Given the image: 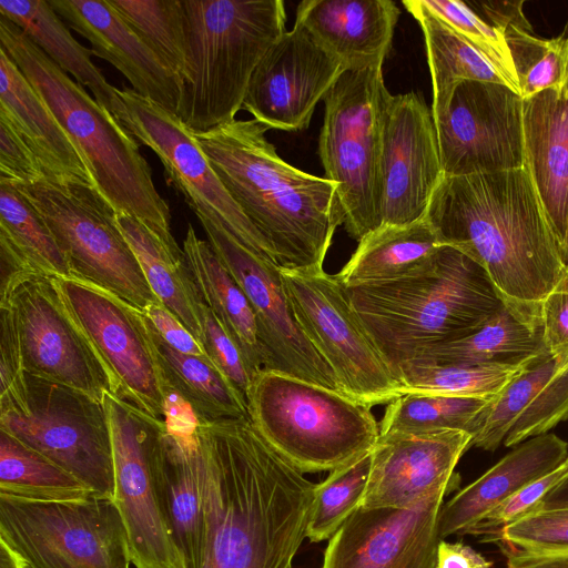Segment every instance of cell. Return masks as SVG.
Returning a JSON list of instances; mask_svg holds the SVG:
<instances>
[{
  "label": "cell",
  "instance_id": "obj_1",
  "mask_svg": "<svg viewBox=\"0 0 568 568\" xmlns=\"http://www.w3.org/2000/svg\"><path fill=\"white\" fill-rule=\"evenodd\" d=\"M200 425L205 483L199 568H292L316 484L275 452L250 417Z\"/></svg>",
  "mask_w": 568,
  "mask_h": 568
},
{
  "label": "cell",
  "instance_id": "obj_2",
  "mask_svg": "<svg viewBox=\"0 0 568 568\" xmlns=\"http://www.w3.org/2000/svg\"><path fill=\"white\" fill-rule=\"evenodd\" d=\"M426 220L443 245L488 274L505 306L534 331L564 274L558 246L530 174L521 169L443 176Z\"/></svg>",
  "mask_w": 568,
  "mask_h": 568
},
{
  "label": "cell",
  "instance_id": "obj_3",
  "mask_svg": "<svg viewBox=\"0 0 568 568\" xmlns=\"http://www.w3.org/2000/svg\"><path fill=\"white\" fill-rule=\"evenodd\" d=\"M256 120L194 133L211 166L285 270L322 271L343 225L337 184L287 162Z\"/></svg>",
  "mask_w": 568,
  "mask_h": 568
},
{
  "label": "cell",
  "instance_id": "obj_4",
  "mask_svg": "<svg viewBox=\"0 0 568 568\" xmlns=\"http://www.w3.org/2000/svg\"><path fill=\"white\" fill-rule=\"evenodd\" d=\"M345 288L397 379L402 365L475 332L505 305L485 270L448 245L412 275Z\"/></svg>",
  "mask_w": 568,
  "mask_h": 568
},
{
  "label": "cell",
  "instance_id": "obj_5",
  "mask_svg": "<svg viewBox=\"0 0 568 568\" xmlns=\"http://www.w3.org/2000/svg\"><path fill=\"white\" fill-rule=\"evenodd\" d=\"M0 49L39 93L116 213L134 215L172 246L171 214L149 163L123 124L71 80L18 26L0 16Z\"/></svg>",
  "mask_w": 568,
  "mask_h": 568
},
{
  "label": "cell",
  "instance_id": "obj_6",
  "mask_svg": "<svg viewBox=\"0 0 568 568\" xmlns=\"http://www.w3.org/2000/svg\"><path fill=\"white\" fill-rule=\"evenodd\" d=\"M186 69L176 115L194 133L235 119L254 70L285 33L282 0H182Z\"/></svg>",
  "mask_w": 568,
  "mask_h": 568
},
{
  "label": "cell",
  "instance_id": "obj_7",
  "mask_svg": "<svg viewBox=\"0 0 568 568\" xmlns=\"http://www.w3.org/2000/svg\"><path fill=\"white\" fill-rule=\"evenodd\" d=\"M246 400L258 434L303 474L345 466L371 452L381 435L368 405L283 373L260 372Z\"/></svg>",
  "mask_w": 568,
  "mask_h": 568
},
{
  "label": "cell",
  "instance_id": "obj_8",
  "mask_svg": "<svg viewBox=\"0 0 568 568\" xmlns=\"http://www.w3.org/2000/svg\"><path fill=\"white\" fill-rule=\"evenodd\" d=\"M389 97L379 62L346 69L324 98L318 155L325 178L337 184L343 225L357 242L382 225V134Z\"/></svg>",
  "mask_w": 568,
  "mask_h": 568
},
{
  "label": "cell",
  "instance_id": "obj_9",
  "mask_svg": "<svg viewBox=\"0 0 568 568\" xmlns=\"http://www.w3.org/2000/svg\"><path fill=\"white\" fill-rule=\"evenodd\" d=\"M0 539L27 568H131L114 498L92 490L54 495L0 491Z\"/></svg>",
  "mask_w": 568,
  "mask_h": 568
},
{
  "label": "cell",
  "instance_id": "obj_10",
  "mask_svg": "<svg viewBox=\"0 0 568 568\" xmlns=\"http://www.w3.org/2000/svg\"><path fill=\"white\" fill-rule=\"evenodd\" d=\"M14 185L48 224L72 276L108 290L142 312L160 302L116 223V211L92 183L43 178Z\"/></svg>",
  "mask_w": 568,
  "mask_h": 568
},
{
  "label": "cell",
  "instance_id": "obj_11",
  "mask_svg": "<svg viewBox=\"0 0 568 568\" xmlns=\"http://www.w3.org/2000/svg\"><path fill=\"white\" fill-rule=\"evenodd\" d=\"M70 317L100 363L111 394L159 420L170 392L156 361L145 314L105 288L74 276H53Z\"/></svg>",
  "mask_w": 568,
  "mask_h": 568
},
{
  "label": "cell",
  "instance_id": "obj_12",
  "mask_svg": "<svg viewBox=\"0 0 568 568\" xmlns=\"http://www.w3.org/2000/svg\"><path fill=\"white\" fill-rule=\"evenodd\" d=\"M281 275L298 327L334 373L339 390L369 407L400 396V382L353 311L336 275L285 268Z\"/></svg>",
  "mask_w": 568,
  "mask_h": 568
},
{
  "label": "cell",
  "instance_id": "obj_13",
  "mask_svg": "<svg viewBox=\"0 0 568 568\" xmlns=\"http://www.w3.org/2000/svg\"><path fill=\"white\" fill-rule=\"evenodd\" d=\"M24 413H1L0 429L55 463L88 489L114 498L108 414L75 388L27 374Z\"/></svg>",
  "mask_w": 568,
  "mask_h": 568
},
{
  "label": "cell",
  "instance_id": "obj_14",
  "mask_svg": "<svg viewBox=\"0 0 568 568\" xmlns=\"http://www.w3.org/2000/svg\"><path fill=\"white\" fill-rule=\"evenodd\" d=\"M114 464V501L134 568H186L163 517L155 468L166 422L120 400L103 397Z\"/></svg>",
  "mask_w": 568,
  "mask_h": 568
},
{
  "label": "cell",
  "instance_id": "obj_15",
  "mask_svg": "<svg viewBox=\"0 0 568 568\" xmlns=\"http://www.w3.org/2000/svg\"><path fill=\"white\" fill-rule=\"evenodd\" d=\"M207 242L240 285L256 316L264 371L339 390L334 373L298 327L281 267L234 237L213 214L194 210ZM341 392V390H339Z\"/></svg>",
  "mask_w": 568,
  "mask_h": 568
},
{
  "label": "cell",
  "instance_id": "obj_16",
  "mask_svg": "<svg viewBox=\"0 0 568 568\" xmlns=\"http://www.w3.org/2000/svg\"><path fill=\"white\" fill-rule=\"evenodd\" d=\"M119 95L122 109L116 119L158 155L190 207L213 214L243 245L274 261L264 240L211 166L194 132L176 114L132 89L124 87Z\"/></svg>",
  "mask_w": 568,
  "mask_h": 568
},
{
  "label": "cell",
  "instance_id": "obj_17",
  "mask_svg": "<svg viewBox=\"0 0 568 568\" xmlns=\"http://www.w3.org/2000/svg\"><path fill=\"white\" fill-rule=\"evenodd\" d=\"M434 122L443 176L525 166L523 98L506 84L460 82Z\"/></svg>",
  "mask_w": 568,
  "mask_h": 568
},
{
  "label": "cell",
  "instance_id": "obj_18",
  "mask_svg": "<svg viewBox=\"0 0 568 568\" xmlns=\"http://www.w3.org/2000/svg\"><path fill=\"white\" fill-rule=\"evenodd\" d=\"M16 312L27 374L59 383L102 402L109 381L67 312L50 276L29 274L1 302Z\"/></svg>",
  "mask_w": 568,
  "mask_h": 568
},
{
  "label": "cell",
  "instance_id": "obj_19",
  "mask_svg": "<svg viewBox=\"0 0 568 568\" xmlns=\"http://www.w3.org/2000/svg\"><path fill=\"white\" fill-rule=\"evenodd\" d=\"M347 68L294 22L268 49L250 80L243 108L266 130L301 131Z\"/></svg>",
  "mask_w": 568,
  "mask_h": 568
},
{
  "label": "cell",
  "instance_id": "obj_20",
  "mask_svg": "<svg viewBox=\"0 0 568 568\" xmlns=\"http://www.w3.org/2000/svg\"><path fill=\"white\" fill-rule=\"evenodd\" d=\"M442 179L432 110L416 92L390 94L382 134V225L424 219Z\"/></svg>",
  "mask_w": 568,
  "mask_h": 568
},
{
  "label": "cell",
  "instance_id": "obj_21",
  "mask_svg": "<svg viewBox=\"0 0 568 568\" xmlns=\"http://www.w3.org/2000/svg\"><path fill=\"white\" fill-rule=\"evenodd\" d=\"M449 489L404 508L359 506L328 539L322 568H435Z\"/></svg>",
  "mask_w": 568,
  "mask_h": 568
},
{
  "label": "cell",
  "instance_id": "obj_22",
  "mask_svg": "<svg viewBox=\"0 0 568 568\" xmlns=\"http://www.w3.org/2000/svg\"><path fill=\"white\" fill-rule=\"evenodd\" d=\"M470 442V434L455 429L381 434L361 506L404 508L438 490H455L460 483L455 467Z\"/></svg>",
  "mask_w": 568,
  "mask_h": 568
},
{
  "label": "cell",
  "instance_id": "obj_23",
  "mask_svg": "<svg viewBox=\"0 0 568 568\" xmlns=\"http://www.w3.org/2000/svg\"><path fill=\"white\" fill-rule=\"evenodd\" d=\"M71 29L91 43L132 90L176 114L183 82L132 30L108 0H48Z\"/></svg>",
  "mask_w": 568,
  "mask_h": 568
},
{
  "label": "cell",
  "instance_id": "obj_24",
  "mask_svg": "<svg viewBox=\"0 0 568 568\" xmlns=\"http://www.w3.org/2000/svg\"><path fill=\"white\" fill-rule=\"evenodd\" d=\"M155 480L160 507L186 568H199L203 536L205 453L196 417L168 414Z\"/></svg>",
  "mask_w": 568,
  "mask_h": 568
},
{
  "label": "cell",
  "instance_id": "obj_25",
  "mask_svg": "<svg viewBox=\"0 0 568 568\" xmlns=\"http://www.w3.org/2000/svg\"><path fill=\"white\" fill-rule=\"evenodd\" d=\"M524 158L559 254L568 235V79L523 100Z\"/></svg>",
  "mask_w": 568,
  "mask_h": 568
},
{
  "label": "cell",
  "instance_id": "obj_26",
  "mask_svg": "<svg viewBox=\"0 0 568 568\" xmlns=\"http://www.w3.org/2000/svg\"><path fill=\"white\" fill-rule=\"evenodd\" d=\"M399 13L392 0H303L295 22L348 69L384 63Z\"/></svg>",
  "mask_w": 568,
  "mask_h": 568
},
{
  "label": "cell",
  "instance_id": "obj_27",
  "mask_svg": "<svg viewBox=\"0 0 568 568\" xmlns=\"http://www.w3.org/2000/svg\"><path fill=\"white\" fill-rule=\"evenodd\" d=\"M568 459V443L547 433L521 443L475 481L443 504L440 540L463 535L501 501Z\"/></svg>",
  "mask_w": 568,
  "mask_h": 568
},
{
  "label": "cell",
  "instance_id": "obj_28",
  "mask_svg": "<svg viewBox=\"0 0 568 568\" xmlns=\"http://www.w3.org/2000/svg\"><path fill=\"white\" fill-rule=\"evenodd\" d=\"M0 115L16 129L45 176L92 183L89 170L52 111L0 49Z\"/></svg>",
  "mask_w": 568,
  "mask_h": 568
},
{
  "label": "cell",
  "instance_id": "obj_29",
  "mask_svg": "<svg viewBox=\"0 0 568 568\" xmlns=\"http://www.w3.org/2000/svg\"><path fill=\"white\" fill-rule=\"evenodd\" d=\"M186 266L203 303L241 348L254 377L264 371V355L253 307L207 241L189 224L183 241Z\"/></svg>",
  "mask_w": 568,
  "mask_h": 568
},
{
  "label": "cell",
  "instance_id": "obj_30",
  "mask_svg": "<svg viewBox=\"0 0 568 568\" xmlns=\"http://www.w3.org/2000/svg\"><path fill=\"white\" fill-rule=\"evenodd\" d=\"M116 223L156 298L202 343V298L183 250L168 244L141 219L116 213Z\"/></svg>",
  "mask_w": 568,
  "mask_h": 568
},
{
  "label": "cell",
  "instance_id": "obj_31",
  "mask_svg": "<svg viewBox=\"0 0 568 568\" xmlns=\"http://www.w3.org/2000/svg\"><path fill=\"white\" fill-rule=\"evenodd\" d=\"M0 16L18 26L61 70L90 89L95 100L115 118L122 104L119 90L92 62L91 49L71 34L48 0H0Z\"/></svg>",
  "mask_w": 568,
  "mask_h": 568
},
{
  "label": "cell",
  "instance_id": "obj_32",
  "mask_svg": "<svg viewBox=\"0 0 568 568\" xmlns=\"http://www.w3.org/2000/svg\"><path fill=\"white\" fill-rule=\"evenodd\" d=\"M155 356L168 389L185 403L199 423L246 418L247 400L207 357L173 349L146 317Z\"/></svg>",
  "mask_w": 568,
  "mask_h": 568
},
{
  "label": "cell",
  "instance_id": "obj_33",
  "mask_svg": "<svg viewBox=\"0 0 568 568\" xmlns=\"http://www.w3.org/2000/svg\"><path fill=\"white\" fill-rule=\"evenodd\" d=\"M442 246L426 217L408 225H381L358 241L335 275L345 287L405 277L426 266Z\"/></svg>",
  "mask_w": 568,
  "mask_h": 568
},
{
  "label": "cell",
  "instance_id": "obj_34",
  "mask_svg": "<svg viewBox=\"0 0 568 568\" xmlns=\"http://www.w3.org/2000/svg\"><path fill=\"white\" fill-rule=\"evenodd\" d=\"M523 1L479 2L490 24L504 36L516 71L520 97L526 100L568 79V23L557 37L532 32Z\"/></svg>",
  "mask_w": 568,
  "mask_h": 568
},
{
  "label": "cell",
  "instance_id": "obj_35",
  "mask_svg": "<svg viewBox=\"0 0 568 568\" xmlns=\"http://www.w3.org/2000/svg\"><path fill=\"white\" fill-rule=\"evenodd\" d=\"M402 3L424 33L433 84L434 121L446 111L455 88L463 81L495 82L510 88L503 73L481 52L427 9L420 0H404Z\"/></svg>",
  "mask_w": 568,
  "mask_h": 568
},
{
  "label": "cell",
  "instance_id": "obj_36",
  "mask_svg": "<svg viewBox=\"0 0 568 568\" xmlns=\"http://www.w3.org/2000/svg\"><path fill=\"white\" fill-rule=\"evenodd\" d=\"M546 349L542 331L531 329L504 305L475 332L458 339L435 345L409 363L518 364Z\"/></svg>",
  "mask_w": 568,
  "mask_h": 568
},
{
  "label": "cell",
  "instance_id": "obj_37",
  "mask_svg": "<svg viewBox=\"0 0 568 568\" xmlns=\"http://www.w3.org/2000/svg\"><path fill=\"white\" fill-rule=\"evenodd\" d=\"M0 241L38 274L72 276L48 224L17 186L7 181H0Z\"/></svg>",
  "mask_w": 568,
  "mask_h": 568
},
{
  "label": "cell",
  "instance_id": "obj_38",
  "mask_svg": "<svg viewBox=\"0 0 568 568\" xmlns=\"http://www.w3.org/2000/svg\"><path fill=\"white\" fill-rule=\"evenodd\" d=\"M490 400L433 393H404L388 403L381 420V434L429 433L445 429L471 435Z\"/></svg>",
  "mask_w": 568,
  "mask_h": 568
},
{
  "label": "cell",
  "instance_id": "obj_39",
  "mask_svg": "<svg viewBox=\"0 0 568 568\" xmlns=\"http://www.w3.org/2000/svg\"><path fill=\"white\" fill-rule=\"evenodd\" d=\"M528 361L518 364L407 363L399 367L398 381L402 394L433 393L493 400Z\"/></svg>",
  "mask_w": 568,
  "mask_h": 568
},
{
  "label": "cell",
  "instance_id": "obj_40",
  "mask_svg": "<svg viewBox=\"0 0 568 568\" xmlns=\"http://www.w3.org/2000/svg\"><path fill=\"white\" fill-rule=\"evenodd\" d=\"M567 361L568 347L546 349L530 358L497 397L489 402L479 417V429L470 447L489 452L498 448L517 417Z\"/></svg>",
  "mask_w": 568,
  "mask_h": 568
},
{
  "label": "cell",
  "instance_id": "obj_41",
  "mask_svg": "<svg viewBox=\"0 0 568 568\" xmlns=\"http://www.w3.org/2000/svg\"><path fill=\"white\" fill-rule=\"evenodd\" d=\"M183 82L186 37L182 0H108Z\"/></svg>",
  "mask_w": 568,
  "mask_h": 568
},
{
  "label": "cell",
  "instance_id": "obj_42",
  "mask_svg": "<svg viewBox=\"0 0 568 568\" xmlns=\"http://www.w3.org/2000/svg\"><path fill=\"white\" fill-rule=\"evenodd\" d=\"M372 465V450L352 463L329 471L315 485L306 528L312 542L328 540L361 506Z\"/></svg>",
  "mask_w": 568,
  "mask_h": 568
},
{
  "label": "cell",
  "instance_id": "obj_43",
  "mask_svg": "<svg viewBox=\"0 0 568 568\" xmlns=\"http://www.w3.org/2000/svg\"><path fill=\"white\" fill-rule=\"evenodd\" d=\"M90 490L44 455L0 429V491L54 495Z\"/></svg>",
  "mask_w": 568,
  "mask_h": 568
},
{
  "label": "cell",
  "instance_id": "obj_44",
  "mask_svg": "<svg viewBox=\"0 0 568 568\" xmlns=\"http://www.w3.org/2000/svg\"><path fill=\"white\" fill-rule=\"evenodd\" d=\"M442 21L481 52L520 95L514 63L503 33L458 0H420Z\"/></svg>",
  "mask_w": 568,
  "mask_h": 568
},
{
  "label": "cell",
  "instance_id": "obj_45",
  "mask_svg": "<svg viewBox=\"0 0 568 568\" xmlns=\"http://www.w3.org/2000/svg\"><path fill=\"white\" fill-rule=\"evenodd\" d=\"M495 542L503 551L568 556V506L531 511L505 527Z\"/></svg>",
  "mask_w": 568,
  "mask_h": 568
},
{
  "label": "cell",
  "instance_id": "obj_46",
  "mask_svg": "<svg viewBox=\"0 0 568 568\" xmlns=\"http://www.w3.org/2000/svg\"><path fill=\"white\" fill-rule=\"evenodd\" d=\"M565 420H568V361L517 417L504 439V445L513 447L529 438L547 434Z\"/></svg>",
  "mask_w": 568,
  "mask_h": 568
},
{
  "label": "cell",
  "instance_id": "obj_47",
  "mask_svg": "<svg viewBox=\"0 0 568 568\" xmlns=\"http://www.w3.org/2000/svg\"><path fill=\"white\" fill-rule=\"evenodd\" d=\"M0 414L24 413L27 372L23 364L17 318L11 302L0 303Z\"/></svg>",
  "mask_w": 568,
  "mask_h": 568
},
{
  "label": "cell",
  "instance_id": "obj_48",
  "mask_svg": "<svg viewBox=\"0 0 568 568\" xmlns=\"http://www.w3.org/2000/svg\"><path fill=\"white\" fill-rule=\"evenodd\" d=\"M568 474V459L551 473L528 484L495 508L463 535L476 536L481 542H495L503 529L534 511L544 497Z\"/></svg>",
  "mask_w": 568,
  "mask_h": 568
},
{
  "label": "cell",
  "instance_id": "obj_49",
  "mask_svg": "<svg viewBox=\"0 0 568 568\" xmlns=\"http://www.w3.org/2000/svg\"><path fill=\"white\" fill-rule=\"evenodd\" d=\"M202 345L209 358L246 397L254 374L241 348L226 332L216 315L202 302Z\"/></svg>",
  "mask_w": 568,
  "mask_h": 568
},
{
  "label": "cell",
  "instance_id": "obj_50",
  "mask_svg": "<svg viewBox=\"0 0 568 568\" xmlns=\"http://www.w3.org/2000/svg\"><path fill=\"white\" fill-rule=\"evenodd\" d=\"M44 176L34 153L11 123L0 115V181L27 184Z\"/></svg>",
  "mask_w": 568,
  "mask_h": 568
},
{
  "label": "cell",
  "instance_id": "obj_51",
  "mask_svg": "<svg viewBox=\"0 0 568 568\" xmlns=\"http://www.w3.org/2000/svg\"><path fill=\"white\" fill-rule=\"evenodd\" d=\"M541 329L547 349L568 347V267L544 301Z\"/></svg>",
  "mask_w": 568,
  "mask_h": 568
},
{
  "label": "cell",
  "instance_id": "obj_52",
  "mask_svg": "<svg viewBox=\"0 0 568 568\" xmlns=\"http://www.w3.org/2000/svg\"><path fill=\"white\" fill-rule=\"evenodd\" d=\"M143 313L173 349L209 358L202 343L160 302L149 305Z\"/></svg>",
  "mask_w": 568,
  "mask_h": 568
},
{
  "label": "cell",
  "instance_id": "obj_53",
  "mask_svg": "<svg viewBox=\"0 0 568 568\" xmlns=\"http://www.w3.org/2000/svg\"><path fill=\"white\" fill-rule=\"evenodd\" d=\"M493 562L474 548L460 541L440 540L435 568H491Z\"/></svg>",
  "mask_w": 568,
  "mask_h": 568
},
{
  "label": "cell",
  "instance_id": "obj_54",
  "mask_svg": "<svg viewBox=\"0 0 568 568\" xmlns=\"http://www.w3.org/2000/svg\"><path fill=\"white\" fill-rule=\"evenodd\" d=\"M504 552L507 568H568V556L529 555L516 550Z\"/></svg>",
  "mask_w": 568,
  "mask_h": 568
},
{
  "label": "cell",
  "instance_id": "obj_55",
  "mask_svg": "<svg viewBox=\"0 0 568 568\" xmlns=\"http://www.w3.org/2000/svg\"><path fill=\"white\" fill-rule=\"evenodd\" d=\"M566 506H568V474L544 497L535 510Z\"/></svg>",
  "mask_w": 568,
  "mask_h": 568
},
{
  "label": "cell",
  "instance_id": "obj_56",
  "mask_svg": "<svg viewBox=\"0 0 568 568\" xmlns=\"http://www.w3.org/2000/svg\"><path fill=\"white\" fill-rule=\"evenodd\" d=\"M0 568H27L23 559L0 539Z\"/></svg>",
  "mask_w": 568,
  "mask_h": 568
},
{
  "label": "cell",
  "instance_id": "obj_57",
  "mask_svg": "<svg viewBox=\"0 0 568 568\" xmlns=\"http://www.w3.org/2000/svg\"><path fill=\"white\" fill-rule=\"evenodd\" d=\"M560 257H561V261H562V264L565 265V267H568V235H567L566 245L560 253Z\"/></svg>",
  "mask_w": 568,
  "mask_h": 568
}]
</instances>
